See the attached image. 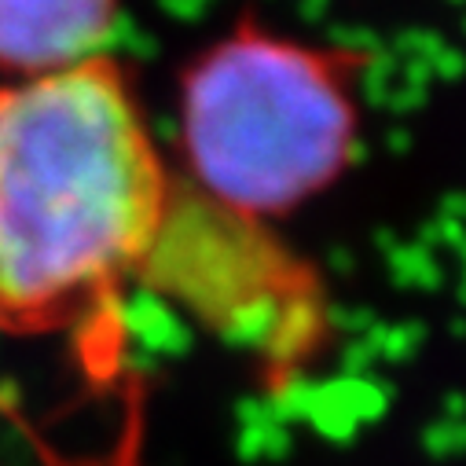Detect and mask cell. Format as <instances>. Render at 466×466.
<instances>
[{
	"mask_svg": "<svg viewBox=\"0 0 466 466\" xmlns=\"http://www.w3.org/2000/svg\"><path fill=\"white\" fill-rule=\"evenodd\" d=\"M137 276H151L166 294L254 345L261 334L283 338L312 312V279L268 239L261 220L206 195H169L158 239Z\"/></svg>",
	"mask_w": 466,
	"mask_h": 466,
	"instance_id": "3957f363",
	"label": "cell"
},
{
	"mask_svg": "<svg viewBox=\"0 0 466 466\" xmlns=\"http://www.w3.org/2000/svg\"><path fill=\"white\" fill-rule=\"evenodd\" d=\"M144 114L103 56L0 88V319L52 323L137 276L169 209Z\"/></svg>",
	"mask_w": 466,
	"mask_h": 466,
	"instance_id": "6da1fadb",
	"label": "cell"
},
{
	"mask_svg": "<svg viewBox=\"0 0 466 466\" xmlns=\"http://www.w3.org/2000/svg\"><path fill=\"white\" fill-rule=\"evenodd\" d=\"M360 133L345 52L265 26L209 45L180 88V144L198 191L243 217H276L349 166Z\"/></svg>",
	"mask_w": 466,
	"mask_h": 466,
	"instance_id": "7a4b0ae2",
	"label": "cell"
},
{
	"mask_svg": "<svg viewBox=\"0 0 466 466\" xmlns=\"http://www.w3.org/2000/svg\"><path fill=\"white\" fill-rule=\"evenodd\" d=\"M118 0H0V66L37 77L99 59Z\"/></svg>",
	"mask_w": 466,
	"mask_h": 466,
	"instance_id": "277c9868",
	"label": "cell"
}]
</instances>
